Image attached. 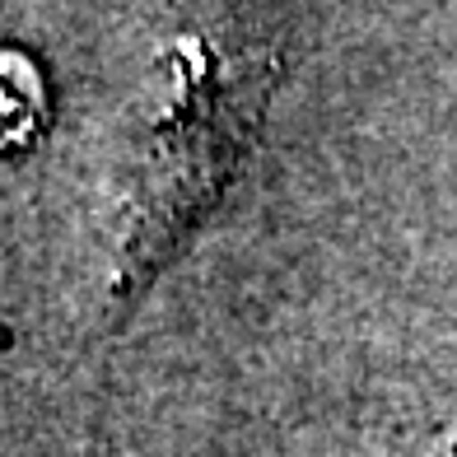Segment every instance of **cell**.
<instances>
[{"label":"cell","instance_id":"1","mask_svg":"<svg viewBox=\"0 0 457 457\" xmlns=\"http://www.w3.org/2000/svg\"><path fill=\"white\" fill-rule=\"evenodd\" d=\"M47 127V89L24 52H0V154L37 145Z\"/></svg>","mask_w":457,"mask_h":457}]
</instances>
